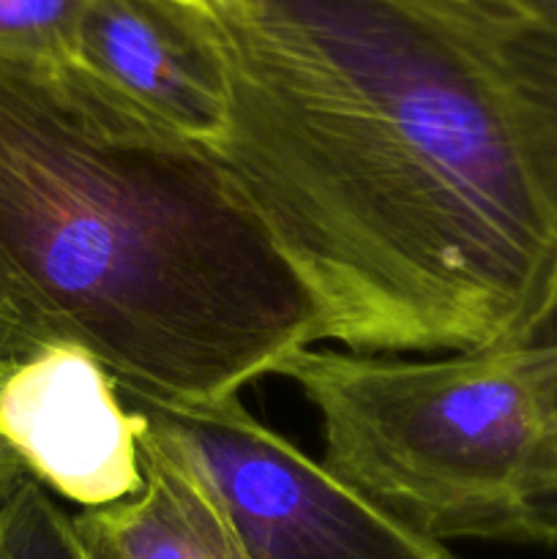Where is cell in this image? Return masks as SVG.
<instances>
[{"label": "cell", "instance_id": "6da1fadb", "mask_svg": "<svg viewBox=\"0 0 557 559\" xmlns=\"http://www.w3.org/2000/svg\"><path fill=\"white\" fill-rule=\"evenodd\" d=\"M205 14L211 151L349 353L502 349L557 284V33L470 38L402 0Z\"/></svg>", "mask_w": 557, "mask_h": 559}, {"label": "cell", "instance_id": "7a4b0ae2", "mask_svg": "<svg viewBox=\"0 0 557 559\" xmlns=\"http://www.w3.org/2000/svg\"><path fill=\"white\" fill-rule=\"evenodd\" d=\"M317 306L216 153L71 60L0 52V344L218 402L317 344Z\"/></svg>", "mask_w": 557, "mask_h": 559}, {"label": "cell", "instance_id": "3957f363", "mask_svg": "<svg viewBox=\"0 0 557 559\" xmlns=\"http://www.w3.org/2000/svg\"><path fill=\"white\" fill-rule=\"evenodd\" d=\"M276 374L320 415L325 467L410 530L557 549V413L538 358L304 347Z\"/></svg>", "mask_w": 557, "mask_h": 559}, {"label": "cell", "instance_id": "277c9868", "mask_svg": "<svg viewBox=\"0 0 557 559\" xmlns=\"http://www.w3.org/2000/svg\"><path fill=\"white\" fill-rule=\"evenodd\" d=\"M142 437L205 489L246 559H457L240 404L120 391Z\"/></svg>", "mask_w": 557, "mask_h": 559}, {"label": "cell", "instance_id": "5b68a950", "mask_svg": "<svg viewBox=\"0 0 557 559\" xmlns=\"http://www.w3.org/2000/svg\"><path fill=\"white\" fill-rule=\"evenodd\" d=\"M142 424L115 377L71 344L0 353V442L55 497L91 508L142 489Z\"/></svg>", "mask_w": 557, "mask_h": 559}, {"label": "cell", "instance_id": "8992f818", "mask_svg": "<svg viewBox=\"0 0 557 559\" xmlns=\"http://www.w3.org/2000/svg\"><path fill=\"white\" fill-rule=\"evenodd\" d=\"M71 63L202 145L227 123V69L194 0H91Z\"/></svg>", "mask_w": 557, "mask_h": 559}, {"label": "cell", "instance_id": "52a82bcc", "mask_svg": "<svg viewBox=\"0 0 557 559\" xmlns=\"http://www.w3.org/2000/svg\"><path fill=\"white\" fill-rule=\"evenodd\" d=\"M142 489L74 513L87 559H246L200 484L140 435Z\"/></svg>", "mask_w": 557, "mask_h": 559}, {"label": "cell", "instance_id": "ba28073f", "mask_svg": "<svg viewBox=\"0 0 557 559\" xmlns=\"http://www.w3.org/2000/svg\"><path fill=\"white\" fill-rule=\"evenodd\" d=\"M0 559H87L74 519L0 442Z\"/></svg>", "mask_w": 557, "mask_h": 559}, {"label": "cell", "instance_id": "9c48e42d", "mask_svg": "<svg viewBox=\"0 0 557 559\" xmlns=\"http://www.w3.org/2000/svg\"><path fill=\"white\" fill-rule=\"evenodd\" d=\"M431 20L486 44H528L557 33V11L546 0H402Z\"/></svg>", "mask_w": 557, "mask_h": 559}, {"label": "cell", "instance_id": "30bf717a", "mask_svg": "<svg viewBox=\"0 0 557 559\" xmlns=\"http://www.w3.org/2000/svg\"><path fill=\"white\" fill-rule=\"evenodd\" d=\"M91 0H0V52L71 60Z\"/></svg>", "mask_w": 557, "mask_h": 559}, {"label": "cell", "instance_id": "8fae6325", "mask_svg": "<svg viewBox=\"0 0 557 559\" xmlns=\"http://www.w3.org/2000/svg\"><path fill=\"white\" fill-rule=\"evenodd\" d=\"M502 349H517V353L533 355V358L544 364L546 374H549L552 404H555L557 413V293L538 311V317Z\"/></svg>", "mask_w": 557, "mask_h": 559}, {"label": "cell", "instance_id": "7c38bea8", "mask_svg": "<svg viewBox=\"0 0 557 559\" xmlns=\"http://www.w3.org/2000/svg\"><path fill=\"white\" fill-rule=\"evenodd\" d=\"M205 3H211V5H235V3H240V0H205Z\"/></svg>", "mask_w": 557, "mask_h": 559}, {"label": "cell", "instance_id": "4fadbf2b", "mask_svg": "<svg viewBox=\"0 0 557 559\" xmlns=\"http://www.w3.org/2000/svg\"><path fill=\"white\" fill-rule=\"evenodd\" d=\"M546 3H549V5H552V9H555V11H557V0H546Z\"/></svg>", "mask_w": 557, "mask_h": 559}, {"label": "cell", "instance_id": "5bb4252c", "mask_svg": "<svg viewBox=\"0 0 557 559\" xmlns=\"http://www.w3.org/2000/svg\"><path fill=\"white\" fill-rule=\"evenodd\" d=\"M555 293H557V284H555ZM555 293H552V295H555ZM546 304H549V300H546Z\"/></svg>", "mask_w": 557, "mask_h": 559}]
</instances>
